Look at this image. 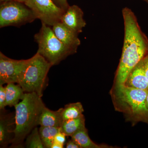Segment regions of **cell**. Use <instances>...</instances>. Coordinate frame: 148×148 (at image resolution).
I'll return each instance as SVG.
<instances>
[{
  "label": "cell",
  "mask_w": 148,
  "mask_h": 148,
  "mask_svg": "<svg viewBox=\"0 0 148 148\" xmlns=\"http://www.w3.org/2000/svg\"><path fill=\"white\" fill-rule=\"evenodd\" d=\"M61 21L74 32L79 34L86 26L84 12L78 6H69L62 15Z\"/></svg>",
  "instance_id": "30bf717a"
},
{
  "label": "cell",
  "mask_w": 148,
  "mask_h": 148,
  "mask_svg": "<svg viewBox=\"0 0 148 148\" xmlns=\"http://www.w3.org/2000/svg\"><path fill=\"white\" fill-rule=\"evenodd\" d=\"M0 147L7 148L11 145L14 137L15 114L0 110Z\"/></svg>",
  "instance_id": "9c48e42d"
},
{
  "label": "cell",
  "mask_w": 148,
  "mask_h": 148,
  "mask_svg": "<svg viewBox=\"0 0 148 148\" xmlns=\"http://www.w3.org/2000/svg\"><path fill=\"white\" fill-rule=\"evenodd\" d=\"M146 105H147V107L148 108V90L147 92V97H146Z\"/></svg>",
  "instance_id": "484cf974"
},
{
  "label": "cell",
  "mask_w": 148,
  "mask_h": 148,
  "mask_svg": "<svg viewBox=\"0 0 148 148\" xmlns=\"http://www.w3.org/2000/svg\"><path fill=\"white\" fill-rule=\"evenodd\" d=\"M64 148V145H61L57 142L53 141L51 145V148Z\"/></svg>",
  "instance_id": "d4e9b609"
},
{
  "label": "cell",
  "mask_w": 148,
  "mask_h": 148,
  "mask_svg": "<svg viewBox=\"0 0 148 148\" xmlns=\"http://www.w3.org/2000/svg\"><path fill=\"white\" fill-rule=\"evenodd\" d=\"M62 108L52 111L45 107L43 109L39 121V125L45 127H61L63 123Z\"/></svg>",
  "instance_id": "4fadbf2b"
},
{
  "label": "cell",
  "mask_w": 148,
  "mask_h": 148,
  "mask_svg": "<svg viewBox=\"0 0 148 148\" xmlns=\"http://www.w3.org/2000/svg\"><path fill=\"white\" fill-rule=\"evenodd\" d=\"M11 1V0H0L1 2H4L8 1Z\"/></svg>",
  "instance_id": "83f0119b"
},
{
  "label": "cell",
  "mask_w": 148,
  "mask_h": 148,
  "mask_svg": "<svg viewBox=\"0 0 148 148\" xmlns=\"http://www.w3.org/2000/svg\"><path fill=\"white\" fill-rule=\"evenodd\" d=\"M24 3L32 10L37 18L52 27L61 21L65 11L52 0H27Z\"/></svg>",
  "instance_id": "52a82bcc"
},
{
  "label": "cell",
  "mask_w": 148,
  "mask_h": 148,
  "mask_svg": "<svg viewBox=\"0 0 148 148\" xmlns=\"http://www.w3.org/2000/svg\"><path fill=\"white\" fill-rule=\"evenodd\" d=\"M84 109L80 102L69 103L65 105L62 108V114L63 121L77 118L82 115Z\"/></svg>",
  "instance_id": "e0dca14e"
},
{
  "label": "cell",
  "mask_w": 148,
  "mask_h": 148,
  "mask_svg": "<svg viewBox=\"0 0 148 148\" xmlns=\"http://www.w3.org/2000/svg\"><path fill=\"white\" fill-rule=\"evenodd\" d=\"M60 131V127L40 126L39 132L45 148H51L55 135Z\"/></svg>",
  "instance_id": "ac0fdd59"
},
{
  "label": "cell",
  "mask_w": 148,
  "mask_h": 148,
  "mask_svg": "<svg viewBox=\"0 0 148 148\" xmlns=\"http://www.w3.org/2000/svg\"><path fill=\"white\" fill-rule=\"evenodd\" d=\"M143 1H145L148 4V0H143Z\"/></svg>",
  "instance_id": "f1b7e54d"
},
{
  "label": "cell",
  "mask_w": 148,
  "mask_h": 148,
  "mask_svg": "<svg viewBox=\"0 0 148 148\" xmlns=\"http://www.w3.org/2000/svg\"><path fill=\"white\" fill-rule=\"evenodd\" d=\"M32 10L24 3L14 0L1 3L0 27L22 25L33 22L36 19Z\"/></svg>",
  "instance_id": "8992f818"
},
{
  "label": "cell",
  "mask_w": 148,
  "mask_h": 148,
  "mask_svg": "<svg viewBox=\"0 0 148 148\" xmlns=\"http://www.w3.org/2000/svg\"><path fill=\"white\" fill-rule=\"evenodd\" d=\"M142 61L144 71L148 80V53L142 60Z\"/></svg>",
  "instance_id": "603a6c76"
},
{
  "label": "cell",
  "mask_w": 148,
  "mask_h": 148,
  "mask_svg": "<svg viewBox=\"0 0 148 148\" xmlns=\"http://www.w3.org/2000/svg\"><path fill=\"white\" fill-rule=\"evenodd\" d=\"M51 66L44 57L37 52L29 58L17 84L25 92H35L42 97L48 85L47 75Z\"/></svg>",
  "instance_id": "277c9868"
},
{
  "label": "cell",
  "mask_w": 148,
  "mask_h": 148,
  "mask_svg": "<svg viewBox=\"0 0 148 148\" xmlns=\"http://www.w3.org/2000/svg\"><path fill=\"white\" fill-rule=\"evenodd\" d=\"M66 147V148H81L80 146L72 139L67 142Z\"/></svg>",
  "instance_id": "cb8c5ba5"
},
{
  "label": "cell",
  "mask_w": 148,
  "mask_h": 148,
  "mask_svg": "<svg viewBox=\"0 0 148 148\" xmlns=\"http://www.w3.org/2000/svg\"><path fill=\"white\" fill-rule=\"evenodd\" d=\"M66 137L67 136H66V135L63 132H61L60 130L55 135L53 141H55V142H57V143L64 145L66 142Z\"/></svg>",
  "instance_id": "44dd1931"
},
{
  "label": "cell",
  "mask_w": 148,
  "mask_h": 148,
  "mask_svg": "<svg viewBox=\"0 0 148 148\" xmlns=\"http://www.w3.org/2000/svg\"><path fill=\"white\" fill-rule=\"evenodd\" d=\"M54 34L64 44L77 52L81 44L79 34L67 27L60 21L52 26Z\"/></svg>",
  "instance_id": "8fae6325"
},
{
  "label": "cell",
  "mask_w": 148,
  "mask_h": 148,
  "mask_svg": "<svg viewBox=\"0 0 148 148\" xmlns=\"http://www.w3.org/2000/svg\"><path fill=\"white\" fill-rule=\"evenodd\" d=\"M147 91L114 83L110 95L115 110L123 114L126 121L132 125L139 122L148 125Z\"/></svg>",
  "instance_id": "7a4b0ae2"
},
{
  "label": "cell",
  "mask_w": 148,
  "mask_h": 148,
  "mask_svg": "<svg viewBox=\"0 0 148 148\" xmlns=\"http://www.w3.org/2000/svg\"><path fill=\"white\" fill-rule=\"evenodd\" d=\"M14 1H17L19 2L24 3L27 1V0H14Z\"/></svg>",
  "instance_id": "4316f807"
},
{
  "label": "cell",
  "mask_w": 148,
  "mask_h": 148,
  "mask_svg": "<svg viewBox=\"0 0 148 148\" xmlns=\"http://www.w3.org/2000/svg\"><path fill=\"white\" fill-rule=\"evenodd\" d=\"M124 84L127 87L148 90V80L142 60L129 73Z\"/></svg>",
  "instance_id": "7c38bea8"
},
{
  "label": "cell",
  "mask_w": 148,
  "mask_h": 148,
  "mask_svg": "<svg viewBox=\"0 0 148 148\" xmlns=\"http://www.w3.org/2000/svg\"><path fill=\"white\" fill-rule=\"evenodd\" d=\"M45 107L42 97L35 92H26L21 102L14 106L15 129L10 148L24 147V140L39 121Z\"/></svg>",
  "instance_id": "3957f363"
},
{
  "label": "cell",
  "mask_w": 148,
  "mask_h": 148,
  "mask_svg": "<svg viewBox=\"0 0 148 148\" xmlns=\"http://www.w3.org/2000/svg\"><path fill=\"white\" fill-rule=\"evenodd\" d=\"M29 61L11 59L0 52V84L18 83Z\"/></svg>",
  "instance_id": "ba28073f"
},
{
  "label": "cell",
  "mask_w": 148,
  "mask_h": 148,
  "mask_svg": "<svg viewBox=\"0 0 148 148\" xmlns=\"http://www.w3.org/2000/svg\"><path fill=\"white\" fill-rule=\"evenodd\" d=\"M124 38L121 57L114 83L124 84L132 69L148 53V38L142 31L134 12L125 7L122 11Z\"/></svg>",
  "instance_id": "6da1fadb"
},
{
  "label": "cell",
  "mask_w": 148,
  "mask_h": 148,
  "mask_svg": "<svg viewBox=\"0 0 148 148\" xmlns=\"http://www.w3.org/2000/svg\"><path fill=\"white\" fill-rule=\"evenodd\" d=\"M53 2L55 3L59 7L63 9L64 10H67L69 8V5L68 4L67 0H52Z\"/></svg>",
  "instance_id": "7402d4cb"
},
{
  "label": "cell",
  "mask_w": 148,
  "mask_h": 148,
  "mask_svg": "<svg viewBox=\"0 0 148 148\" xmlns=\"http://www.w3.org/2000/svg\"><path fill=\"white\" fill-rule=\"evenodd\" d=\"M15 83L8 84L5 87L6 106L14 107L23 100L25 92L19 84Z\"/></svg>",
  "instance_id": "5bb4252c"
},
{
  "label": "cell",
  "mask_w": 148,
  "mask_h": 148,
  "mask_svg": "<svg viewBox=\"0 0 148 148\" xmlns=\"http://www.w3.org/2000/svg\"><path fill=\"white\" fill-rule=\"evenodd\" d=\"M34 39L38 45L37 53L42 56L52 66L58 65L69 56L77 53L61 42L52 28L42 22L39 32L34 36Z\"/></svg>",
  "instance_id": "5b68a950"
},
{
  "label": "cell",
  "mask_w": 148,
  "mask_h": 148,
  "mask_svg": "<svg viewBox=\"0 0 148 148\" xmlns=\"http://www.w3.org/2000/svg\"><path fill=\"white\" fill-rule=\"evenodd\" d=\"M24 147L27 148H45L38 127H35L27 136Z\"/></svg>",
  "instance_id": "d6986e66"
},
{
  "label": "cell",
  "mask_w": 148,
  "mask_h": 148,
  "mask_svg": "<svg viewBox=\"0 0 148 148\" xmlns=\"http://www.w3.org/2000/svg\"><path fill=\"white\" fill-rule=\"evenodd\" d=\"M60 128L67 137H71L76 132L86 128L84 116L82 114L77 118L64 121Z\"/></svg>",
  "instance_id": "2e32d148"
},
{
  "label": "cell",
  "mask_w": 148,
  "mask_h": 148,
  "mask_svg": "<svg viewBox=\"0 0 148 148\" xmlns=\"http://www.w3.org/2000/svg\"><path fill=\"white\" fill-rule=\"evenodd\" d=\"M71 139L75 141L81 148H114L115 147L106 144H97L90 139L86 128L79 130L72 135Z\"/></svg>",
  "instance_id": "9a60e30c"
},
{
  "label": "cell",
  "mask_w": 148,
  "mask_h": 148,
  "mask_svg": "<svg viewBox=\"0 0 148 148\" xmlns=\"http://www.w3.org/2000/svg\"><path fill=\"white\" fill-rule=\"evenodd\" d=\"M6 91L5 86L0 84V110H4L6 107Z\"/></svg>",
  "instance_id": "ffe728a7"
}]
</instances>
